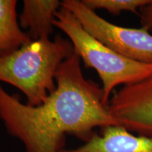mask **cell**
<instances>
[{"mask_svg": "<svg viewBox=\"0 0 152 152\" xmlns=\"http://www.w3.org/2000/svg\"><path fill=\"white\" fill-rule=\"evenodd\" d=\"M80 61L73 52L62 63L56 90L39 106L23 104L0 85V118L26 152H60L66 134L86 142L94 128L119 125L104 102L103 89L85 78Z\"/></svg>", "mask_w": 152, "mask_h": 152, "instance_id": "1", "label": "cell"}, {"mask_svg": "<svg viewBox=\"0 0 152 152\" xmlns=\"http://www.w3.org/2000/svg\"><path fill=\"white\" fill-rule=\"evenodd\" d=\"M73 53L71 41L57 35L29 42L11 54L0 57V81L20 90L28 105L45 103L56 88V74L64 61Z\"/></svg>", "mask_w": 152, "mask_h": 152, "instance_id": "2", "label": "cell"}, {"mask_svg": "<svg viewBox=\"0 0 152 152\" xmlns=\"http://www.w3.org/2000/svg\"><path fill=\"white\" fill-rule=\"evenodd\" d=\"M54 26L69 37L74 53L85 67L97 72L103 84L106 104H109L115 87L132 84L152 75V63L130 59L106 47L87 33L73 13L62 6L55 14Z\"/></svg>", "mask_w": 152, "mask_h": 152, "instance_id": "3", "label": "cell"}, {"mask_svg": "<svg viewBox=\"0 0 152 152\" xmlns=\"http://www.w3.org/2000/svg\"><path fill=\"white\" fill-rule=\"evenodd\" d=\"M61 6L73 13L87 33L106 47L130 59L152 63V35L149 30L111 23L79 0H64Z\"/></svg>", "mask_w": 152, "mask_h": 152, "instance_id": "4", "label": "cell"}, {"mask_svg": "<svg viewBox=\"0 0 152 152\" xmlns=\"http://www.w3.org/2000/svg\"><path fill=\"white\" fill-rule=\"evenodd\" d=\"M109 110L117 123L130 132L152 137V75L113 93Z\"/></svg>", "mask_w": 152, "mask_h": 152, "instance_id": "5", "label": "cell"}, {"mask_svg": "<svg viewBox=\"0 0 152 152\" xmlns=\"http://www.w3.org/2000/svg\"><path fill=\"white\" fill-rule=\"evenodd\" d=\"M60 152H152V137L134 135L121 125H110L102 128L99 134L94 133L80 147Z\"/></svg>", "mask_w": 152, "mask_h": 152, "instance_id": "6", "label": "cell"}, {"mask_svg": "<svg viewBox=\"0 0 152 152\" xmlns=\"http://www.w3.org/2000/svg\"><path fill=\"white\" fill-rule=\"evenodd\" d=\"M61 7L58 0H24L20 25L28 30L31 40L49 37L53 33L55 14Z\"/></svg>", "mask_w": 152, "mask_h": 152, "instance_id": "7", "label": "cell"}, {"mask_svg": "<svg viewBox=\"0 0 152 152\" xmlns=\"http://www.w3.org/2000/svg\"><path fill=\"white\" fill-rule=\"evenodd\" d=\"M17 1L0 0V57L13 53L31 40L20 30L16 14Z\"/></svg>", "mask_w": 152, "mask_h": 152, "instance_id": "8", "label": "cell"}, {"mask_svg": "<svg viewBox=\"0 0 152 152\" xmlns=\"http://www.w3.org/2000/svg\"><path fill=\"white\" fill-rule=\"evenodd\" d=\"M149 1L150 0H82L83 4L91 10L104 9L114 15L125 11L139 15L138 10Z\"/></svg>", "mask_w": 152, "mask_h": 152, "instance_id": "9", "label": "cell"}, {"mask_svg": "<svg viewBox=\"0 0 152 152\" xmlns=\"http://www.w3.org/2000/svg\"><path fill=\"white\" fill-rule=\"evenodd\" d=\"M140 16V22L142 28L149 30L152 28V0L149 3L142 7L139 11Z\"/></svg>", "mask_w": 152, "mask_h": 152, "instance_id": "10", "label": "cell"}]
</instances>
